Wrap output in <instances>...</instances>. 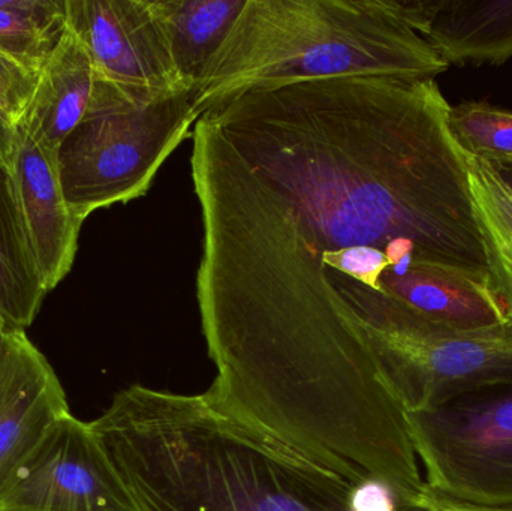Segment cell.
I'll return each instance as SVG.
<instances>
[{
	"instance_id": "603a6c76",
	"label": "cell",
	"mask_w": 512,
	"mask_h": 511,
	"mask_svg": "<svg viewBox=\"0 0 512 511\" xmlns=\"http://www.w3.org/2000/svg\"><path fill=\"white\" fill-rule=\"evenodd\" d=\"M384 254L385 257H387L390 267L397 266V264L402 263L406 257L414 258V242H411L409 239H403V237L391 240V242L385 246Z\"/></svg>"
},
{
	"instance_id": "44dd1931",
	"label": "cell",
	"mask_w": 512,
	"mask_h": 511,
	"mask_svg": "<svg viewBox=\"0 0 512 511\" xmlns=\"http://www.w3.org/2000/svg\"><path fill=\"white\" fill-rule=\"evenodd\" d=\"M38 75L0 54V110L14 125L20 122L32 98Z\"/></svg>"
},
{
	"instance_id": "cb8c5ba5",
	"label": "cell",
	"mask_w": 512,
	"mask_h": 511,
	"mask_svg": "<svg viewBox=\"0 0 512 511\" xmlns=\"http://www.w3.org/2000/svg\"><path fill=\"white\" fill-rule=\"evenodd\" d=\"M430 511H512L508 509H493V507H475L466 506V504L453 503V501L442 500V498L432 495L429 501Z\"/></svg>"
},
{
	"instance_id": "6da1fadb",
	"label": "cell",
	"mask_w": 512,
	"mask_h": 511,
	"mask_svg": "<svg viewBox=\"0 0 512 511\" xmlns=\"http://www.w3.org/2000/svg\"><path fill=\"white\" fill-rule=\"evenodd\" d=\"M219 132L192 135L197 299L216 368L204 398L352 485L381 480L427 507L406 410L360 318Z\"/></svg>"
},
{
	"instance_id": "484cf974",
	"label": "cell",
	"mask_w": 512,
	"mask_h": 511,
	"mask_svg": "<svg viewBox=\"0 0 512 511\" xmlns=\"http://www.w3.org/2000/svg\"><path fill=\"white\" fill-rule=\"evenodd\" d=\"M6 330H9L8 327H6L5 321L2 320V317H0V336L3 335V333L6 332Z\"/></svg>"
},
{
	"instance_id": "9c48e42d",
	"label": "cell",
	"mask_w": 512,
	"mask_h": 511,
	"mask_svg": "<svg viewBox=\"0 0 512 511\" xmlns=\"http://www.w3.org/2000/svg\"><path fill=\"white\" fill-rule=\"evenodd\" d=\"M66 26L102 80L146 99L191 90L180 80L153 0H66Z\"/></svg>"
},
{
	"instance_id": "3957f363",
	"label": "cell",
	"mask_w": 512,
	"mask_h": 511,
	"mask_svg": "<svg viewBox=\"0 0 512 511\" xmlns=\"http://www.w3.org/2000/svg\"><path fill=\"white\" fill-rule=\"evenodd\" d=\"M90 426L143 511H349L352 483L204 395L135 384Z\"/></svg>"
},
{
	"instance_id": "30bf717a",
	"label": "cell",
	"mask_w": 512,
	"mask_h": 511,
	"mask_svg": "<svg viewBox=\"0 0 512 511\" xmlns=\"http://www.w3.org/2000/svg\"><path fill=\"white\" fill-rule=\"evenodd\" d=\"M71 414L47 357L24 330L0 336V500L60 419Z\"/></svg>"
},
{
	"instance_id": "7c38bea8",
	"label": "cell",
	"mask_w": 512,
	"mask_h": 511,
	"mask_svg": "<svg viewBox=\"0 0 512 511\" xmlns=\"http://www.w3.org/2000/svg\"><path fill=\"white\" fill-rule=\"evenodd\" d=\"M402 263L381 276L384 293L430 320L459 330H487L510 323L489 279L430 264Z\"/></svg>"
},
{
	"instance_id": "9a60e30c",
	"label": "cell",
	"mask_w": 512,
	"mask_h": 511,
	"mask_svg": "<svg viewBox=\"0 0 512 511\" xmlns=\"http://www.w3.org/2000/svg\"><path fill=\"white\" fill-rule=\"evenodd\" d=\"M45 291L9 165L0 162V317L9 330L35 321Z\"/></svg>"
},
{
	"instance_id": "8992f818",
	"label": "cell",
	"mask_w": 512,
	"mask_h": 511,
	"mask_svg": "<svg viewBox=\"0 0 512 511\" xmlns=\"http://www.w3.org/2000/svg\"><path fill=\"white\" fill-rule=\"evenodd\" d=\"M324 267V266H322ZM360 318L406 413L492 384L512 383V323L459 330L324 267Z\"/></svg>"
},
{
	"instance_id": "277c9868",
	"label": "cell",
	"mask_w": 512,
	"mask_h": 511,
	"mask_svg": "<svg viewBox=\"0 0 512 511\" xmlns=\"http://www.w3.org/2000/svg\"><path fill=\"white\" fill-rule=\"evenodd\" d=\"M427 0H248L204 72L195 107L251 89L351 75L435 78Z\"/></svg>"
},
{
	"instance_id": "8fae6325",
	"label": "cell",
	"mask_w": 512,
	"mask_h": 511,
	"mask_svg": "<svg viewBox=\"0 0 512 511\" xmlns=\"http://www.w3.org/2000/svg\"><path fill=\"white\" fill-rule=\"evenodd\" d=\"M9 168L39 276L48 293L72 269L83 221L66 204L56 153L39 146L18 128Z\"/></svg>"
},
{
	"instance_id": "52a82bcc",
	"label": "cell",
	"mask_w": 512,
	"mask_h": 511,
	"mask_svg": "<svg viewBox=\"0 0 512 511\" xmlns=\"http://www.w3.org/2000/svg\"><path fill=\"white\" fill-rule=\"evenodd\" d=\"M406 419L430 494L512 507V383L460 393Z\"/></svg>"
},
{
	"instance_id": "7402d4cb",
	"label": "cell",
	"mask_w": 512,
	"mask_h": 511,
	"mask_svg": "<svg viewBox=\"0 0 512 511\" xmlns=\"http://www.w3.org/2000/svg\"><path fill=\"white\" fill-rule=\"evenodd\" d=\"M15 144V125L8 116L0 110V162L9 165Z\"/></svg>"
},
{
	"instance_id": "d6986e66",
	"label": "cell",
	"mask_w": 512,
	"mask_h": 511,
	"mask_svg": "<svg viewBox=\"0 0 512 511\" xmlns=\"http://www.w3.org/2000/svg\"><path fill=\"white\" fill-rule=\"evenodd\" d=\"M451 132L469 155L512 158V110L486 101H465L450 110Z\"/></svg>"
},
{
	"instance_id": "e0dca14e",
	"label": "cell",
	"mask_w": 512,
	"mask_h": 511,
	"mask_svg": "<svg viewBox=\"0 0 512 511\" xmlns=\"http://www.w3.org/2000/svg\"><path fill=\"white\" fill-rule=\"evenodd\" d=\"M465 158L486 252L490 290L512 323V188L484 159L466 152Z\"/></svg>"
},
{
	"instance_id": "2e32d148",
	"label": "cell",
	"mask_w": 512,
	"mask_h": 511,
	"mask_svg": "<svg viewBox=\"0 0 512 511\" xmlns=\"http://www.w3.org/2000/svg\"><path fill=\"white\" fill-rule=\"evenodd\" d=\"M180 80L195 90L248 0H153Z\"/></svg>"
},
{
	"instance_id": "5bb4252c",
	"label": "cell",
	"mask_w": 512,
	"mask_h": 511,
	"mask_svg": "<svg viewBox=\"0 0 512 511\" xmlns=\"http://www.w3.org/2000/svg\"><path fill=\"white\" fill-rule=\"evenodd\" d=\"M424 38L448 65H502L512 57V0H430Z\"/></svg>"
},
{
	"instance_id": "ffe728a7",
	"label": "cell",
	"mask_w": 512,
	"mask_h": 511,
	"mask_svg": "<svg viewBox=\"0 0 512 511\" xmlns=\"http://www.w3.org/2000/svg\"><path fill=\"white\" fill-rule=\"evenodd\" d=\"M318 252L322 266L348 276L372 290L384 293L381 288V276L390 264L381 249L372 246H352L337 251L321 252L318 249Z\"/></svg>"
},
{
	"instance_id": "ba28073f",
	"label": "cell",
	"mask_w": 512,
	"mask_h": 511,
	"mask_svg": "<svg viewBox=\"0 0 512 511\" xmlns=\"http://www.w3.org/2000/svg\"><path fill=\"white\" fill-rule=\"evenodd\" d=\"M0 511H143L90 423L68 414L51 429Z\"/></svg>"
},
{
	"instance_id": "5b68a950",
	"label": "cell",
	"mask_w": 512,
	"mask_h": 511,
	"mask_svg": "<svg viewBox=\"0 0 512 511\" xmlns=\"http://www.w3.org/2000/svg\"><path fill=\"white\" fill-rule=\"evenodd\" d=\"M195 90L158 99L98 77L83 119L56 152L63 195L74 216H87L147 194L168 156L192 137L200 119Z\"/></svg>"
},
{
	"instance_id": "4fadbf2b",
	"label": "cell",
	"mask_w": 512,
	"mask_h": 511,
	"mask_svg": "<svg viewBox=\"0 0 512 511\" xmlns=\"http://www.w3.org/2000/svg\"><path fill=\"white\" fill-rule=\"evenodd\" d=\"M96 81L98 74L89 53L66 26L59 44L39 69L32 98L15 128L56 153L86 114Z\"/></svg>"
},
{
	"instance_id": "d4e9b609",
	"label": "cell",
	"mask_w": 512,
	"mask_h": 511,
	"mask_svg": "<svg viewBox=\"0 0 512 511\" xmlns=\"http://www.w3.org/2000/svg\"><path fill=\"white\" fill-rule=\"evenodd\" d=\"M483 159V158H481ZM496 173L501 176V179L512 188V158L507 159H484Z\"/></svg>"
},
{
	"instance_id": "7a4b0ae2",
	"label": "cell",
	"mask_w": 512,
	"mask_h": 511,
	"mask_svg": "<svg viewBox=\"0 0 512 511\" xmlns=\"http://www.w3.org/2000/svg\"><path fill=\"white\" fill-rule=\"evenodd\" d=\"M435 78L251 89L206 114L319 251L414 242L411 263L489 279L465 152Z\"/></svg>"
},
{
	"instance_id": "ac0fdd59",
	"label": "cell",
	"mask_w": 512,
	"mask_h": 511,
	"mask_svg": "<svg viewBox=\"0 0 512 511\" xmlns=\"http://www.w3.org/2000/svg\"><path fill=\"white\" fill-rule=\"evenodd\" d=\"M66 32V0H0V54L38 75Z\"/></svg>"
}]
</instances>
